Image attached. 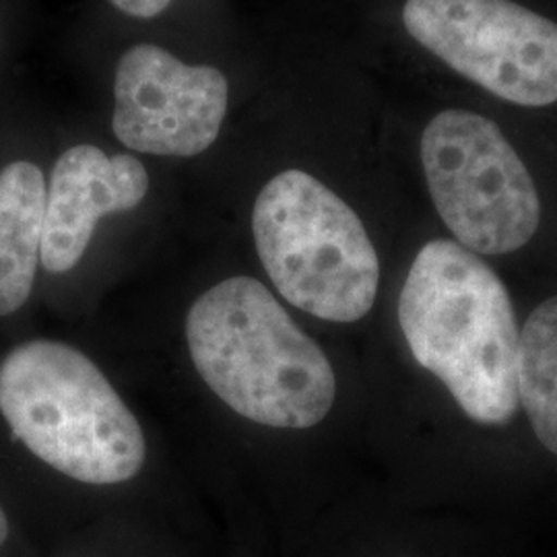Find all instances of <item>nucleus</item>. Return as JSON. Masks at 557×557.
Wrapping results in <instances>:
<instances>
[{
	"instance_id": "nucleus-9",
	"label": "nucleus",
	"mask_w": 557,
	"mask_h": 557,
	"mask_svg": "<svg viewBox=\"0 0 557 557\" xmlns=\"http://www.w3.org/2000/svg\"><path fill=\"white\" fill-rule=\"evenodd\" d=\"M46 180L29 161L0 170V317L27 301L40 262Z\"/></svg>"
},
{
	"instance_id": "nucleus-8",
	"label": "nucleus",
	"mask_w": 557,
	"mask_h": 557,
	"mask_svg": "<svg viewBox=\"0 0 557 557\" xmlns=\"http://www.w3.org/2000/svg\"><path fill=\"white\" fill-rule=\"evenodd\" d=\"M149 190V174L137 158L106 156L100 147L66 149L52 168L46 188L41 267L66 273L83 259L98 221L108 213L133 211Z\"/></svg>"
},
{
	"instance_id": "nucleus-6",
	"label": "nucleus",
	"mask_w": 557,
	"mask_h": 557,
	"mask_svg": "<svg viewBox=\"0 0 557 557\" xmlns=\"http://www.w3.org/2000/svg\"><path fill=\"white\" fill-rule=\"evenodd\" d=\"M413 40L465 79L527 108L557 101V23L512 0H407Z\"/></svg>"
},
{
	"instance_id": "nucleus-7",
	"label": "nucleus",
	"mask_w": 557,
	"mask_h": 557,
	"mask_svg": "<svg viewBox=\"0 0 557 557\" xmlns=\"http://www.w3.org/2000/svg\"><path fill=\"white\" fill-rule=\"evenodd\" d=\"M114 135L122 145L172 158H195L218 137L227 112V79L213 66H193L160 46L122 54L114 79Z\"/></svg>"
},
{
	"instance_id": "nucleus-1",
	"label": "nucleus",
	"mask_w": 557,
	"mask_h": 557,
	"mask_svg": "<svg viewBox=\"0 0 557 557\" xmlns=\"http://www.w3.org/2000/svg\"><path fill=\"white\" fill-rule=\"evenodd\" d=\"M398 322L416 361L446 384L465 416L483 425L517 416V317L485 260L455 239L428 242L405 278Z\"/></svg>"
},
{
	"instance_id": "nucleus-3",
	"label": "nucleus",
	"mask_w": 557,
	"mask_h": 557,
	"mask_svg": "<svg viewBox=\"0 0 557 557\" xmlns=\"http://www.w3.org/2000/svg\"><path fill=\"white\" fill-rule=\"evenodd\" d=\"M0 413L36 457L66 478L122 483L145 462L137 418L91 359L59 341H29L4 358Z\"/></svg>"
},
{
	"instance_id": "nucleus-4",
	"label": "nucleus",
	"mask_w": 557,
	"mask_h": 557,
	"mask_svg": "<svg viewBox=\"0 0 557 557\" xmlns=\"http://www.w3.org/2000/svg\"><path fill=\"white\" fill-rule=\"evenodd\" d=\"M257 252L278 294L331 322L363 319L379 294L376 248L358 213L320 180L285 170L252 211Z\"/></svg>"
},
{
	"instance_id": "nucleus-2",
	"label": "nucleus",
	"mask_w": 557,
	"mask_h": 557,
	"mask_svg": "<svg viewBox=\"0 0 557 557\" xmlns=\"http://www.w3.org/2000/svg\"><path fill=\"white\" fill-rule=\"evenodd\" d=\"M186 338L200 379L242 418L306 430L335 403L331 361L257 278H225L200 296Z\"/></svg>"
},
{
	"instance_id": "nucleus-5",
	"label": "nucleus",
	"mask_w": 557,
	"mask_h": 557,
	"mask_svg": "<svg viewBox=\"0 0 557 557\" xmlns=\"http://www.w3.org/2000/svg\"><path fill=\"white\" fill-rule=\"evenodd\" d=\"M421 163L440 218L467 250L510 255L537 234L535 182L496 122L440 112L421 135Z\"/></svg>"
},
{
	"instance_id": "nucleus-12",
	"label": "nucleus",
	"mask_w": 557,
	"mask_h": 557,
	"mask_svg": "<svg viewBox=\"0 0 557 557\" xmlns=\"http://www.w3.org/2000/svg\"><path fill=\"white\" fill-rule=\"evenodd\" d=\"M7 537H9V520H7V515L0 506V545L7 541Z\"/></svg>"
},
{
	"instance_id": "nucleus-11",
	"label": "nucleus",
	"mask_w": 557,
	"mask_h": 557,
	"mask_svg": "<svg viewBox=\"0 0 557 557\" xmlns=\"http://www.w3.org/2000/svg\"><path fill=\"white\" fill-rule=\"evenodd\" d=\"M119 11L139 17V20H151L163 13L172 0H110Z\"/></svg>"
},
{
	"instance_id": "nucleus-10",
	"label": "nucleus",
	"mask_w": 557,
	"mask_h": 557,
	"mask_svg": "<svg viewBox=\"0 0 557 557\" xmlns=\"http://www.w3.org/2000/svg\"><path fill=\"white\" fill-rule=\"evenodd\" d=\"M518 398L539 442L557 455V296L539 304L518 338Z\"/></svg>"
}]
</instances>
